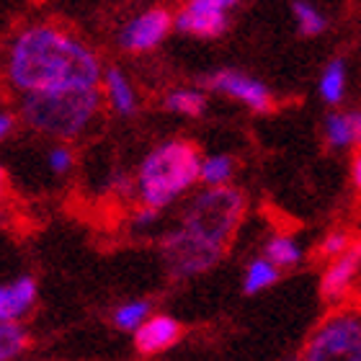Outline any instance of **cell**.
<instances>
[{"label":"cell","instance_id":"obj_1","mask_svg":"<svg viewBox=\"0 0 361 361\" xmlns=\"http://www.w3.org/2000/svg\"><path fill=\"white\" fill-rule=\"evenodd\" d=\"M104 62L88 42L54 23H31L11 39L3 60L8 85L29 90L101 85Z\"/></svg>","mask_w":361,"mask_h":361},{"label":"cell","instance_id":"obj_2","mask_svg":"<svg viewBox=\"0 0 361 361\" xmlns=\"http://www.w3.org/2000/svg\"><path fill=\"white\" fill-rule=\"evenodd\" d=\"M104 104L101 85L29 90L18 96V119L37 135L54 142H70L93 127Z\"/></svg>","mask_w":361,"mask_h":361},{"label":"cell","instance_id":"obj_3","mask_svg":"<svg viewBox=\"0 0 361 361\" xmlns=\"http://www.w3.org/2000/svg\"><path fill=\"white\" fill-rule=\"evenodd\" d=\"M202 155L188 140H166L155 145L137 168V196L155 209H168L199 183Z\"/></svg>","mask_w":361,"mask_h":361},{"label":"cell","instance_id":"obj_4","mask_svg":"<svg viewBox=\"0 0 361 361\" xmlns=\"http://www.w3.org/2000/svg\"><path fill=\"white\" fill-rule=\"evenodd\" d=\"M245 209H248V199L233 183L204 186V191L191 196V202L186 204V209L180 214V227L227 250L238 227L243 225Z\"/></svg>","mask_w":361,"mask_h":361},{"label":"cell","instance_id":"obj_5","mask_svg":"<svg viewBox=\"0 0 361 361\" xmlns=\"http://www.w3.org/2000/svg\"><path fill=\"white\" fill-rule=\"evenodd\" d=\"M300 359L361 361V315L348 310L328 315L302 346Z\"/></svg>","mask_w":361,"mask_h":361},{"label":"cell","instance_id":"obj_6","mask_svg":"<svg viewBox=\"0 0 361 361\" xmlns=\"http://www.w3.org/2000/svg\"><path fill=\"white\" fill-rule=\"evenodd\" d=\"M222 256H225V248L188 233L180 225L160 238V258H163L168 276L180 279V281L212 271L222 261Z\"/></svg>","mask_w":361,"mask_h":361},{"label":"cell","instance_id":"obj_7","mask_svg":"<svg viewBox=\"0 0 361 361\" xmlns=\"http://www.w3.org/2000/svg\"><path fill=\"white\" fill-rule=\"evenodd\" d=\"M243 0H186L173 13V29L194 39H219L230 31Z\"/></svg>","mask_w":361,"mask_h":361},{"label":"cell","instance_id":"obj_8","mask_svg":"<svg viewBox=\"0 0 361 361\" xmlns=\"http://www.w3.org/2000/svg\"><path fill=\"white\" fill-rule=\"evenodd\" d=\"M202 88L207 93H219L243 104L253 114H269L274 111V93L271 88L258 80V78L243 73L235 68H217L202 78Z\"/></svg>","mask_w":361,"mask_h":361},{"label":"cell","instance_id":"obj_9","mask_svg":"<svg viewBox=\"0 0 361 361\" xmlns=\"http://www.w3.org/2000/svg\"><path fill=\"white\" fill-rule=\"evenodd\" d=\"M173 31V13L163 6H152L132 16L116 34V44L127 54H147L158 49Z\"/></svg>","mask_w":361,"mask_h":361},{"label":"cell","instance_id":"obj_10","mask_svg":"<svg viewBox=\"0 0 361 361\" xmlns=\"http://www.w3.org/2000/svg\"><path fill=\"white\" fill-rule=\"evenodd\" d=\"M361 274V238H356L341 256L331 258L320 276V297L331 305L346 300Z\"/></svg>","mask_w":361,"mask_h":361},{"label":"cell","instance_id":"obj_11","mask_svg":"<svg viewBox=\"0 0 361 361\" xmlns=\"http://www.w3.org/2000/svg\"><path fill=\"white\" fill-rule=\"evenodd\" d=\"M183 338V325L173 315H155L152 312L140 328L135 331V351L140 356L166 354Z\"/></svg>","mask_w":361,"mask_h":361},{"label":"cell","instance_id":"obj_12","mask_svg":"<svg viewBox=\"0 0 361 361\" xmlns=\"http://www.w3.org/2000/svg\"><path fill=\"white\" fill-rule=\"evenodd\" d=\"M39 300L37 279L23 274V276L0 284V323H21L29 315Z\"/></svg>","mask_w":361,"mask_h":361},{"label":"cell","instance_id":"obj_13","mask_svg":"<svg viewBox=\"0 0 361 361\" xmlns=\"http://www.w3.org/2000/svg\"><path fill=\"white\" fill-rule=\"evenodd\" d=\"M101 93H104L106 106L111 109L116 116H135L140 111V101H137L135 83L121 68H106L101 78Z\"/></svg>","mask_w":361,"mask_h":361},{"label":"cell","instance_id":"obj_14","mask_svg":"<svg viewBox=\"0 0 361 361\" xmlns=\"http://www.w3.org/2000/svg\"><path fill=\"white\" fill-rule=\"evenodd\" d=\"M348 88V65L343 57H333L331 62H325L323 73L317 78V93L323 98V104L328 106H341V101L346 98Z\"/></svg>","mask_w":361,"mask_h":361},{"label":"cell","instance_id":"obj_15","mask_svg":"<svg viewBox=\"0 0 361 361\" xmlns=\"http://www.w3.org/2000/svg\"><path fill=\"white\" fill-rule=\"evenodd\" d=\"M166 111L176 114V116H188V119H199L207 114L209 98L204 88H173L168 90L163 98Z\"/></svg>","mask_w":361,"mask_h":361},{"label":"cell","instance_id":"obj_16","mask_svg":"<svg viewBox=\"0 0 361 361\" xmlns=\"http://www.w3.org/2000/svg\"><path fill=\"white\" fill-rule=\"evenodd\" d=\"M279 276H281V269L271 258L266 256L253 258V261H248L245 274H243V292L248 294V297L266 292V289H271V286L276 284Z\"/></svg>","mask_w":361,"mask_h":361},{"label":"cell","instance_id":"obj_17","mask_svg":"<svg viewBox=\"0 0 361 361\" xmlns=\"http://www.w3.org/2000/svg\"><path fill=\"white\" fill-rule=\"evenodd\" d=\"M264 256L271 258L279 269H294V266L302 264V258H305V250H302L300 240L292 238V235H271L269 240L264 243Z\"/></svg>","mask_w":361,"mask_h":361},{"label":"cell","instance_id":"obj_18","mask_svg":"<svg viewBox=\"0 0 361 361\" xmlns=\"http://www.w3.org/2000/svg\"><path fill=\"white\" fill-rule=\"evenodd\" d=\"M323 135L331 150H348L356 145L351 111H331L323 121Z\"/></svg>","mask_w":361,"mask_h":361},{"label":"cell","instance_id":"obj_19","mask_svg":"<svg viewBox=\"0 0 361 361\" xmlns=\"http://www.w3.org/2000/svg\"><path fill=\"white\" fill-rule=\"evenodd\" d=\"M292 18L302 37H320L328 31V16L312 0H292Z\"/></svg>","mask_w":361,"mask_h":361},{"label":"cell","instance_id":"obj_20","mask_svg":"<svg viewBox=\"0 0 361 361\" xmlns=\"http://www.w3.org/2000/svg\"><path fill=\"white\" fill-rule=\"evenodd\" d=\"M150 315H152V305L147 300H127L114 307L111 323L114 328H119L124 333H135Z\"/></svg>","mask_w":361,"mask_h":361},{"label":"cell","instance_id":"obj_21","mask_svg":"<svg viewBox=\"0 0 361 361\" xmlns=\"http://www.w3.org/2000/svg\"><path fill=\"white\" fill-rule=\"evenodd\" d=\"M235 158L227 155V152H214V155H207L202 158V171H199V180L204 186H222V183H230L235 176Z\"/></svg>","mask_w":361,"mask_h":361},{"label":"cell","instance_id":"obj_22","mask_svg":"<svg viewBox=\"0 0 361 361\" xmlns=\"http://www.w3.org/2000/svg\"><path fill=\"white\" fill-rule=\"evenodd\" d=\"M29 348V333L21 323H0V361L18 359Z\"/></svg>","mask_w":361,"mask_h":361},{"label":"cell","instance_id":"obj_23","mask_svg":"<svg viewBox=\"0 0 361 361\" xmlns=\"http://www.w3.org/2000/svg\"><path fill=\"white\" fill-rule=\"evenodd\" d=\"M354 240L356 238L348 230H331V233H325V238L317 245V256L323 258V261H331V258L341 256Z\"/></svg>","mask_w":361,"mask_h":361},{"label":"cell","instance_id":"obj_24","mask_svg":"<svg viewBox=\"0 0 361 361\" xmlns=\"http://www.w3.org/2000/svg\"><path fill=\"white\" fill-rule=\"evenodd\" d=\"M75 166V152L68 142H54L49 150H47V168L52 171L54 176H65L73 171Z\"/></svg>","mask_w":361,"mask_h":361},{"label":"cell","instance_id":"obj_25","mask_svg":"<svg viewBox=\"0 0 361 361\" xmlns=\"http://www.w3.org/2000/svg\"><path fill=\"white\" fill-rule=\"evenodd\" d=\"M160 222V209L155 207H147V204H140V209L132 214V230L135 233H147Z\"/></svg>","mask_w":361,"mask_h":361},{"label":"cell","instance_id":"obj_26","mask_svg":"<svg viewBox=\"0 0 361 361\" xmlns=\"http://www.w3.org/2000/svg\"><path fill=\"white\" fill-rule=\"evenodd\" d=\"M13 129H16V116L11 111H6V109H0V142L6 137L13 135Z\"/></svg>","mask_w":361,"mask_h":361},{"label":"cell","instance_id":"obj_27","mask_svg":"<svg viewBox=\"0 0 361 361\" xmlns=\"http://www.w3.org/2000/svg\"><path fill=\"white\" fill-rule=\"evenodd\" d=\"M348 176H351V186L361 194V150L351 158V168H348Z\"/></svg>","mask_w":361,"mask_h":361},{"label":"cell","instance_id":"obj_28","mask_svg":"<svg viewBox=\"0 0 361 361\" xmlns=\"http://www.w3.org/2000/svg\"><path fill=\"white\" fill-rule=\"evenodd\" d=\"M6 194H8V176H6V168L0 166V207L6 202Z\"/></svg>","mask_w":361,"mask_h":361},{"label":"cell","instance_id":"obj_29","mask_svg":"<svg viewBox=\"0 0 361 361\" xmlns=\"http://www.w3.org/2000/svg\"><path fill=\"white\" fill-rule=\"evenodd\" d=\"M351 119H354L356 145H359V147H361V111H351Z\"/></svg>","mask_w":361,"mask_h":361}]
</instances>
